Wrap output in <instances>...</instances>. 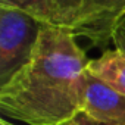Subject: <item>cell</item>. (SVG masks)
<instances>
[{"mask_svg":"<svg viewBox=\"0 0 125 125\" xmlns=\"http://www.w3.org/2000/svg\"><path fill=\"white\" fill-rule=\"evenodd\" d=\"M88 60L71 30L44 24L28 63L0 87L3 116L27 125H65L81 109Z\"/></svg>","mask_w":125,"mask_h":125,"instance_id":"cell-1","label":"cell"},{"mask_svg":"<svg viewBox=\"0 0 125 125\" xmlns=\"http://www.w3.org/2000/svg\"><path fill=\"white\" fill-rule=\"evenodd\" d=\"M43 27L30 13L0 5V87L28 63Z\"/></svg>","mask_w":125,"mask_h":125,"instance_id":"cell-2","label":"cell"},{"mask_svg":"<svg viewBox=\"0 0 125 125\" xmlns=\"http://www.w3.org/2000/svg\"><path fill=\"white\" fill-rule=\"evenodd\" d=\"M125 16V0H84L71 32L83 37L93 47L107 50L115 25Z\"/></svg>","mask_w":125,"mask_h":125,"instance_id":"cell-3","label":"cell"},{"mask_svg":"<svg viewBox=\"0 0 125 125\" xmlns=\"http://www.w3.org/2000/svg\"><path fill=\"white\" fill-rule=\"evenodd\" d=\"M80 113L104 125H125V96L85 69Z\"/></svg>","mask_w":125,"mask_h":125,"instance_id":"cell-4","label":"cell"},{"mask_svg":"<svg viewBox=\"0 0 125 125\" xmlns=\"http://www.w3.org/2000/svg\"><path fill=\"white\" fill-rule=\"evenodd\" d=\"M87 71L125 96V53L118 49H107L96 57L90 59L87 63Z\"/></svg>","mask_w":125,"mask_h":125,"instance_id":"cell-5","label":"cell"},{"mask_svg":"<svg viewBox=\"0 0 125 125\" xmlns=\"http://www.w3.org/2000/svg\"><path fill=\"white\" fill-rule=\"evenodd\" d=\"M83 3L84 0H47V25L71 30Z\"/></svg>","mask_w":125,"mask_h":125,"instance_id":"cell-6","label":"cell"},{"mask_svg":"<svg viewBox=\"0 0 125 125\" xmlns=\"http://www.w3.org/2000/svg\"><path fill=\"white\" fill-rule=\"evenodd\" d=\"M0 5L21 9L43 24H47V0H0Z\"/></svg>","mask_w":125,"mask_h":125,"instance_id":"cell-7","label":"cell"},{"mask_svg":"<svg viewBox=\"0 0 125 125\" xmlns=\"http://www.w3.org/2000/svg\"><path fill=\"white\" fill-rule=\"evenodd\" d=\"M112 44L115 46V49H118V50L125 53V16L115 25Z\"/></svg>","mask_w":125,"mask_h":125,"instance_id":"cell-8","label":"cell"},{"mask_svg":"<svg viewBox=\"0 0 125 125\" xmlns=\"http://www.w3.org/2000/svg\"><path fill=\"white\" fill-rule=\"evenodd\" d=\"M65 125H104V124H100V122H97V121H93V119H90V118H87V116H84L83 113H77L69 122H66Z\"/></svg>","mask_w":125,"mask_h":125,"instance_id":"cell-9","label":"cell"},{"mask_svg":"<svg viewBox=\"0 0 125 125\" xmlns=\"http://www.w3.org/2000/svg\"><path fill=\"white\" fill-rule=\"evenodd\" d=\"M0 125H16V124H13V122L8 121L6 118H2V119H0Z\"/></svg>","mask_w":125,"mask_h":125,"instance_id":"cell-10","label":"cell"}]
</instances>
